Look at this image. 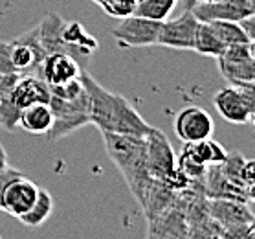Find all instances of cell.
<instances>
[{"mask_svg":"<svg viewBox=\"0 0 255 239\" xmlns=\"http://www.w3.org/2000/svg\"><path fill=\"white\" fill-rule=\"evenodd\" d=\"M211 214L217 221L226 223L224 227L252 225V214L243 204H239V201H217V203H213Z\"/></svg>","mask_w":255,"mask_h":239,"instance_id":"17","label":"cell"},{"mask_svg":"<svg viewBox=\"0 0 255 239\" xmlns=\"http://www.w3.org/2000/svg\"><path fill=\"white\" fill-rule=\"evenodd\" d=\"M11 98L18 109H24L33 103H50V87L46 81L33 74H18L13 85Z\"/></svg>","mask_w":255,"mask_h":239,"instance_id":"13","label":"cell"},{"mask_svg":"<svg viewBox=\"0 0 255 239\" xmlns=\"http://www.w3.org/2000/svg\"><path fill=\"white\" fill-rule=\"evenodd\" d=\"M18 175H20V171H18V169L9 168V166H7V168L0 173V195H2V192H4V188H6L7 182L13 181V179H15V177H18Z\"/></svg>","mask_w":255,"mask_h":239,"instance_id":"26","label":"cell"},{"mask_svg":"<svg viewBox=\"0 0 255 239\" xmlns=\"http://www.w3.org/2000/svg\"><path fill=\"white\" fill-rule=\"evenodd\" d=\"M15 72L11 63V41H0V74Z\"/></svg>","mask_w":255,"mask_h":239,"instance_id":"25","label":"cell"},{"mask_svg":"<svg viewBox=\"0 0 255 239\" xmlns=\"http://www.w3.org/2000/svg\"><path fill=\"white\" fill-rule=\"evenodd\" d=\"M198 20L191 9H184V13L176 18H165L160 22L156 46L174 48V50H193L195 35H197Z\"/></svg>","mask_w":255,"mask_h":239,"instance_id":"8","label":"cell"},{"mask_svg":"<svg viewBox=\"0 0 255 239\" xmlns=\"http://www.w3.org/2000/svg\"><path fill=\"white\" fill-rule=\"evenodd\" d=\"M52 109L48 103H33L20 111L18 129L29 134H46L52 127Z\"/></svg>","mask_w":255,"mask_h":239,"instance_id":"15","label":"cell"},{"mask_svg":"<svg viewBox=\"0 0 255 239\" xmlns=\"http://www.w3.org/2000/svg\"><path fill=\"white\" fill-rule=\"evenodd\" d=\"M81 81L88 94L90 123L101 133L147 136L152 131L151 125L145 122L127 98L107 90L94 79L92 74L85 70H81Z\"/></svg>","mask_w":255,"mask_h":239,"instance_id":"1","label":"cell"},{"mask_svg":"<svg viewBox=\"0 0 255 239\" xmlns=\"http://www.w3.org/2000/svg\"><path fill=\"white\" fill-rule=\"evenodd\" d=\"M186 149L191 153L193 157L197 158L198 162L204 166H219L226 160L228 153L226 149L219 144V142L206 138L200 142H193V144H186Z\"/></svg>","mask_w":255,"mask_h":239,"instance_id":"19","label":"cell"},{"mask_svg":"<svg viewBox=\"0 0 255 239\" xmlns=\"http://www.w3.org/2000/svg\"><path fill=\"white\" fill-rule=\"evenodd\" d=\"M0 76H2V74H0Z\"/></svg>","mask_w":255,"mask_h":239,"instance_id":"32","label":"cell"},{"mask_svg":"<svg viewBox=\"0 0 255 239\" xmlns=\"http://www.w3.org/2000/svg\"><path fill=\"white\" fill-rule=\"evenodd\" d=\"M215 109L226 122L235 125L252 123L255 114V88L254 83L230 85L221 88L213 98Z\"/></svg>","mask_w":255,"mask_h":239,"instance_id":"4","label":"cell"},{"mask_svg":"<svg viewBox=\"0 0 255 239\" xmlns=\"http://www.w3.org/2000/svg\"><path fill=\"white\" fill-rule=\"evenodd\" d=\"M180 0H138L134 13L139 17H147L152 20H165L171 17V13Z\"/></svg>","mask_w":255,"mask_h":239,"instance_id":"21","label":"cell"},{"mask_svg":"<svg viewBox=\"0 0 255 239\" xmlns=\"http://www.w3.org/2000/svg\"><path fill=\"white\" fill-rule=\"evenodd\" d=\"M92 2H94V4H98V6L101 7L105 4V2H107V0H92Z\"/></svg>","mask_w":255,"mask_h":239,"instance_id":"30","label":"cell"},{"mask_svg":"<svg viewBox=\"0 0 255 239\" xmlns=\"http://www.w3.org/2000/svg\"><path fill=\"white\" fill-rule=\"evenodd\" d=\"M217 59L221 76L230 85H246L255 81L254 42H239L224 48Z\"/></svg>","mask_w":255,"mask_h":239,"instance_id":"5","label":"cell"},{"mask_svg":"<svg viewBox=\"0 0 255 239\" xmlns=\"http://www.w3.org/2000/svg\"><path fill=\"white\" fill-rule=\"evenodd\" d=\"M9 164H7V153H6V147L0 144V173L7 168Z\"/></svg>","mask_w":255,"mask_h":239,"instance_id":"28","label":"cell"},{"mask_svg":"<svg viewBox=\"0 0 255 239\" xmlns=\"http://www.w3.org/2000/svg\"><path fill=\"white\" fill-rule=\"evenodd\" d=\"M52 212H53V197L50 195V192L41 188L33 206L26 214H22V216L18 217V221L28 228H39L50 219Z\"/></svg>","mask_w":255,"mask_h":239,"instance_id":"18","label":"cell"},{"mask_svg":"<svg viewBox=\"0 0 255 239\" xmlns=\"http://www.w3.org/2000/svg\"><path fill=\"white\" fill-rule=\"evenodd\" d=\"M85 87V85H83ZM50 109H52V127L46 133L48 140L57 142L68 134L76 133L85 125H90V112H88V94L87 88L79 96L72 99H63L50 96Z\"/></svg>","mask_w":255,"mask_h":239,"instance_id":"3","label":"cell"},{"mask_svg":"<svg viewBox=\"0 0 255 239\" xmlns=\"http://www.w3.org/2000/svg\"><path fill=\"white\" fill-rule=\"evenodd\" d=\"M61 39L66 46L70 55L74 57H88L94 52H98L99 42L94 35H90L87 28L76 20H64L61 26Z\"/></svg>","mask_w":255,"mask_h":239,"instance_id":"14","label":"cell"},{"mask_svg":"<svg viewBox=\"0 0 255 239\" xmlns=\"http://www.w3.org/2000/svg\"><path fill=\"white\" fill-rule=\"evenodd\" d=\"M200 0H182V4H184V9H193V7L197 6Z\"/></svg>","mask_w":255,"mask_h":239,"instance_id":"29","label":"cell"},{"mask_svg":"<svg viewBox=\"0 0 255 239\" xmlns=\"http://www.w3.org/2000/svg\"><path fill=\"white\" fill-rule=\"evenodd\" d=\"M160 20H152L147 17H139L136 13L125 18L112 29V37L120 48H141V46H156Z\"/></svg>","mask_w":255,"mask_h":239,"instance_id":"7","label":"cell"},{"mask_svg":"<svg viewBox=\"0 0 255 239\" xmlns=\"http://www.w3.org/2000/svg\"><path fill=\"white\" fill-rule=\"evenodd\" d=\"M191 11L200 22H209V20H235L239 22L241 18L254 15L255 7L252 0H222V2L200 0Z\"/></svg>","mask_w":255,"mask_h":239,"instance_id":"11","label":"cell"},{"mask_svg":"<svg viewBox=\"0 0 255 239\" xmlns=\"http://www.w3.org/2000/svg\"><path fill=\"white\" fill-rule=\"evenodd\" d=\"M206 2H222V0H206Z\"/></svg>","mask_w":255,"mask_h":239,"instance_id":"31","label":"cell"},{"mask_svg":"<svg viewBox=\"0 0 255 239\" xmlns=\"http://www.w3.org/2000/svg\"><path fill=\"white\" fill-rule=\"evenodd\" d=\"M215 131L213 120L202 107L189 105L174 118V133L184 144H193L206 138H211Z\"/></svg>","mask_w":255,"mask_h":239,"instance_id":"9","label":"cell"},{"mask_svg":"<svg viewBox=\"0 0 255 239\" xmlns=\"http://www.w3.org/2000/svg\"><path fill=\"white\" fill-rule=\"evenodd\" d=\"M63 22H64V18L59 17L57 13H48L46 17L37 24V29H39V41H41L46 55L48 53H53V52L68 53L66 46L63 44V39H61V26H63Z\"/></svg>","mask_w":255,"mask_h":239,"instance_id":"16","label":"cell"},{"mask_svg":"<svg viewBox=\"0 0 255 239\" xmlns=\"http://www.w3.org/2000/svg\"><path fill=\"white\" fill-rule=\"evenodd\" d=\"M209 28L215 31V35L219 37L226 46L230 44H239V42H254L250 39L241 24L235 20H209Z\"/></svg>","mask_w":255,"mask_h":239,"instance_id":"22","label":"cell"},{"mask_svg":"<svg viewBox=\"0 0 255 239\" xmlns=\"http://www.w3.org/2000/svg\"><path fill=\"white\" fill-rule=\"evenodd\" d=\"M41 188L22 173L9 181L0 195V210L13 217H20L33 206Z\"/></svg>","mask_w":255,"mask_h":239,"instance_id":"10","label":"cell"},{"mask_svg":"<svg viewBox=\"0 0 255 239\" xmlns=\"http://www.w3.org/2000/svg\"><path fill=\"white\" fill-rule=\"evenodd\" d=\"M224 48H226V44L215 35V31L209 28L208 22H198L193 52L200 53V55H208V57H219L224 52Z\"/></svg>","mask_w":255,"mask_h":239,"instance_id":"20","label":"cell"},{"mask_svg":"<svg viewBox=\"0 0 255 239\" xmlns=\"http://www.w3.org/2000/svg\"><path fill=\"white\" fill-rule=\"evenodd\" d=\"M145 140H147V162L151 177L154 181L167 184L169 188H176L180 171L176 169V158L165 134L152 127L151 133L145 136Z\"/></svg>","mask_w":255,"mask_h":239,"instance_id":"6","label":"cell"},{"mask_svg":"<svg viewBox=\"0 0 255 239\" xmlns=\"http://www.w3.org/2000/svg\"><path fill=\"white\" fill-rule=\"evenodd\" d=\"M239 24H241V28L244 29V33L254 41V15H250V17H244L239 20Z\"/></svg>","mask_w":255,"mask_h":239,"instance_id":"27","label":"cell"},{"mask_svg":"<svg viewBox=\"0 0 255 239\" xmlns=\"http://www.w3.org/2000/svg\"><path fill=\"white\" fill-rule=\"evenodd\" d=\"M11 90H7L0 96V129H4L7 133H15L18 129V118H20V111H22L13 101Z\"/></svg>","mask_w":255,"mask_h":239,"instance_id":"23","label":"cell"},{"mask_svg":"<svg viewBox=\"0 0 255 239\" xmlns=\"http://www.w3.org/2000/svg\"><path fill=\"white\" fill-rule=\"evenodd\" d=\"M79 76H81V66L77 63V59L70 53H48L41 64V77L46 81L48 87L72 81V79H77Z\"/></svg>","mask_w":255,"mask_h":239,"instance_id":"12","label":"cell"},{"mask_svg":"<svg viewBox=\"0 0 255 239\" xmlns=\"http://www.w3.org/2000/svg\"><path fill=\"white\" fill-rule=\"evenodd\" d=\"M136 2H138V0H107L103 6H101V9H103L109 17L125 18L134 13Z\"/></svg>","mask_w":255,"mask_h":239,"instance_id":"24","label":"cell"},{"mask_svg":"<svg viewBox=\"0 0 255 239\" xmlns=\"http://www.w3.org/2000/svg\"><path fill=\"white\" fill-rule=\"evenodd\" d=\"M103 134L105 149L112 162L116 164L123 179L127 181L128 190L132 192L141 208L145 204L147 193L151 190L154 179L149 171L147 162V140L145 136H132V134Z\"/></svg>","mask_w":255,"mask_h":239,"instance_id":"2","label":"cell"}]
</instances>
